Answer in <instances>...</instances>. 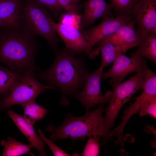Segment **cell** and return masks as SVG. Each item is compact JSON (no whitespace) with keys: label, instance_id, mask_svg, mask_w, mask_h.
I'll return each mask as SVG.
<instances>
[{"label":"cell","instance_id":"6da1fadb","mask_svg":"<svg viewBox=\"0 0 156 156\" xmlns=\"http://www.w3.org/2000/svg\"><path fill=\"white\" fill-rule=\"evenodd\" d=\"M90 73L82 57H76L65 48L56 53L55 60L49 68L44 71H38L37 75L50 86L60 89L62 98L60 103L67 105L68 96L73 97L84 87Z\"/></svg>","mask_w":156,"mask_h":156},{"label":"cell","instance_id":"7a4b0ae2","mask_svg":"<svg viewBox=\"0 0 156 156\" xmlns=\"http://www.w3.org/2000/svg\"><path fill=\"white\" fill-rule=\"evenodd\" d=\"M38 48L34 37L19 30L7 29L0 34V62L22 75L36 71L35 57Z\"/></svg>","mask_w":156,"mask_h":156},{"label":"cell","instance_id":"3957f363","mask_svg":"<svg viewBox=\"0 0 156 156\" xmlns=\"http://www.w3.org/2000/svg\"><path fill=\"white\" fill-rule=\"evenodd\" d=\"M105 111L104 104H101L81 116L76 117L68 114L59 127H56L53 124L48 125L46 130L51 134L49 139L53 142L67 138L74 141L93 136L106 140L109 131L103 124L102 114Z\"/></svg>","mask_w":156,"mask_h":156},{"label":"cell","instance_id":"277c9868","mask_svg":"<svg viewBox=\"0 0 156 156\" xmlns=\"http://www.w3.org/2000/svg\"><path fill=\"white\" fill-rule=\"evenodd\" d=\"M51 17L44 6L32 0L22 7L19 31L29 36H42L56 53L59 51L56 32L51 23Z\"/></svg>","mask_w":156,"mask_h":156},{"label":"cell","instance_id":"5b68a950","mask_svg":"<svg viewBox=\"0 0 156 156\" xmlns=\"http://www.w3.org/2000/svg\"><path fill=\"white\" fill-rule=\"evenodd\" d=\"M144 68L126 81L112 86V96L105 109L106 114L103 117L104 125L107 131L114 126V121L124 105L137 91L143 90Z\"/></svg>","mask_w":156,"mask_h":156},{"label":"cell","instance_id":"8992f818","mask_svg":"<svg viewBox=\"0 0 156 156\" xmlns=\"http://www.w3.org/2000/svg\"><path fill=\"white\" fill-rule=\"evenodd\" d=\"M35 73L36 71L33 70L22 75L9 93L0 100V109H7L17 104L21 105L35 100L42 93L48 89L54 88L39 81L36 78Z\"/></svg>","mask_w":156,"mask_h":156},{"label":"cell","instance_id":"52a82bcc","mask_svg":"<svg viewBox=\"0 0 156 156\" xmlns=\"http://www.w3.org/2000/svg\"><path fill=\"white\" fill-rule=\"evenodd\" d=\"M103 68L100 66L87 77L84 88L74 96L85 107L86 112L90 109L99 104L109 103L113 91H107L104 95L101 93V79L102 77Z\"/></svg>","mask_w":156,"mask_h":156},{"label":"cell","instance_id":"ba28073f","mask_svg":"<svg viewBox=\"0 0 156 156\" xmlns=\"http://www.w3.org/2000/svg\"><path fill=\"white\" fill-rule=\"evenodd\" d=\"M135 19L132 15L118 14L114 16L103 19L96 26L86 29L81 32L88 43L86 54L90 53L93 47L104 37L112 34L122 26Z\"/></svg>","mask_w":156,"mask_h":156},{"label":"cell","instance_id":"9c48e42d","mask_svg":"<svg viewBox=\"0 0 156 156\" xmlns=\"http://www.w3.org/2000/svg\"><path fill=\"white\" fill-rule=\"evenodd\" d=\"M146 60L138 55L132 54L129 57L123 53H120L113 62L112 67L107 71L103 73V79L111 78L112 86L121 82L127 75L131 73L137 72L146 65Z\"/></svg>","mask_w":156,"mask_h":156},{"label":"cell","instance_id":"30bf717a","mask_svg":"<svg viewBox=\"0 0 156 156\" xmlns=\"http://www.w3.org/2000/svg\"><path fill=\"white\" fill-rule=\"evenodd\" d=\"M131 14L140 38L148 33L156 34V0H138Z\"/></svg>","mask_w":156,"mask_h":156},{"label":"cell","instance_id":"8fae6325","mask_svg":"<svg viewBox=\"0 0 156 156\" xmlns=\"http://www.w3.org/2000/svg\"><path fill=\"white\" fill-rule=\"evenodd\" d=\"M55 31L66 45V48L73 54L86 52L88 43L81 32L71 26L54 22L50 20Z\"/></svg>","mask_w":156,"mask_h":156},{"label":"cell","instance_id":"7c38bea8","mask_svg":"<svg viewBox=\"0 0 156 156\" xmlns=\"http://www.w3.org/2000/svg\"><path fill=\"white\" fill-rule=\"evenodd\" d=\"M113 7L105 0H88L81 16L80 29L82 30L93 23L97 19L113 17Z\"/></svg>","mask_w":156,"mask_h":156},{"label":"cell","instance_id":"4fadbf2b","mask_svg":"<svg viewBox=\"0 0 156 156\" xmlns=\"http://www.w3.org/2000/svg\"><path fill=\"white\" fill-rule=\"evenodd\" d=\"M21 0H0V28L20 29Z\"/></svg>","mask_w":156,"mask_h":156},{"label":"cell","instance_id":"5bb4252c","mask_svg":"<svg viewBox=\"0 0 156 156\" xmlns=\"http://www.w3.org/2000/svg\"><path fill=\"white\" fill-rule=\"evenodd\" d=\"M8 114L20 130L26 137L32 147L35 148L40 156H46L44 143L38 136L34 128V125L27 122L23 116L8 110Z\"/></svg>","mask_w":156,"mask_h":156},{"label":"cell","instance_id":"9a60e30c","mask_svg":"<svg viewBox=\"0 0 156 156\" xmlns=\"http://www.w3.org/2000/svg\"><path fill=\"white\" fill-rule=\"evenodd\" d=\"M135 19L130 21L112 34L104 37L97 43L116 44H138L140 38L136 29L135 28Z\"/></svg>","mask_w":156,"mask_h":156},{"label":"cell","instance_id":"2e32d148","mask_svg":"<svg viewBox=\"0 0 156 156\" xmlns=\"http://www.w3.org/2000/svg\"><path fill=\"white\" fill-rule=\"evenodd\" d=\"M148 99L141 95L135 97L134 102L124 112L122 120L119 125L113 130H110L108 131L107 136V140H111L114 136L116 138L115 144L123 146L125 142L123 132L127 122L133 115L135 113L139 114L143 104Z\"/></svg>","mask_w":156,"mask_h":156},{"label":"cell","instance_id":"e0dca14e","mask_svg":"<svg viewBox=\"0 0 156 156\" xmlns=\"http://www.w3.org/2000/svg\"><path fill=\"white\" fill-rule=\"evenodd\" d=\"M98 49L101 51L102 61L101 66L103 68L113 62L120 53H123L128 50L137 47L136 44H116L107 43H97Z\"/></svg>","mask_w":156,"mask_h":156},{"label":"cell","instance_id":"ac0fdd59","mask_svg":"<svg viewBox=\"0 0 156 156\" xmlns=\"http://www.w3.org/2000/svg\"><path fill=\"white\" fill-rule=\"evenodd\" d=\"M136 51L133 53L146 57L156 63V34L147 33L140 38Z\"/></svg>","mask_w":156,"mask_h":156},{"label":"cell","instance_id":"d6986e66","mask_svg":"<svg viewBox=\"0 0 156 156\" xmlns=\"http://www.w3.org/2000/svg\"><path fill=\"white\" fill-rule=\"evenodd\" d=\"M21 75L16 71L0 65V100L7 95Z\"/></svg>","mask_w":156,"mask_h":156},{"label":"cell","instance_id":"ffe728a7","mask_svg":"<svg viewBox=\"0 0 156 156\" xmlns=\"http://www.w3.org/2000/svg\"><path fill=\"white\" fill-rule=\"evenodd\" d=\"M1 144L3 146L1 155L3 156H18L30 154V149L32 147L30 143L24 144L10 137H8L6 140H2Z\"/></svg>","mask_w":156,"mask_h":156},{"label":"cell","instance_id":"44dd1931","mask_svg":"<svg viewBox=\"0 0 156 156\" xmlns=\"http://www.w3.org/2000/svg\"><path fill=\"white\" fill-rule=\"evenodd\" d=\"M24 109V116L29 123L34 125L37 120L44 118L47 110L37 104L35 100L31 101L21 105Z\"/></svg>","mask_w":156,"mask_h":156},{"label":"cell","instance_id":"7402d4cb","mask_svg":"<svg viewBox=\"0 0 156 156\" xmlns=\"http://www.w3.org/2000/svg\"><path fill=\"white\" fill-rule=\"evenodd\" d=\"M113 9L117 15H132L131 12L138 0H110Z\"/></svg>","mask_w":156,"mask_h":156},{"label":"cell","instance_id":"603a6c76","mask_svg":"<svg viewBox=\"0 0 156 156\" xmlns=\"http://www.w3.org/2000/svg\"><path fill=\"white\" fill-rule=\"evenodd\" d=\"M101 138L89 137V139L83 149L82 155L84 156H97L99 155L100 144Z\"/></svg>","mask_w":156,"mask_h":156},{"label":"cell","instance_id":"cb8c5ba5","mask_svg":"<svg viewBox=\"0 0 156 156\" xmlns=\"http://www.w3.org/2000/svg\"><path fill=\"white\" fill-rule=\"evenodd\" d=\"M60 23L73 27L77 29L80 28L81 16L79 14L63 13L60 17Z\"/></svg>","mask_w":156,"mask_h":156},{"label":"cell","instance_id":"d4e9b609","mask_svg":"<svg viewBox=\"0 0 156 156\" xmlns=\"http://www.w3.org/2000/svg\"><path fill=\"white\" fill-rule=\"evenodd\" d=\"M139 114L141 116L148 114L156 119V96L146 101L142 106Z\"/></svg>","mask_w":156,"mask_h":156},{"label":"cell","instance_id":"484cf974","mask_svg":"<svg viewBox=\"0 0 156 156\" xmlns=\"http://www.w3.org/2000/svg\"><path fill=\"white\" fill-rule=\"evenodd\" d=\"M37 132L41 139L46 143L49 147L54 156H70L53 143V142L48 138L39 129L37 130Z\"/></svg>","mask_w":156,"mask_h":156},{"label":"cell","instance_id":"4316f807","mask_svg":"<svg viewBox=\"0 0 156 156\" xmlns=\"http://www.w3.org/2000/svg\"><path fill=\"white\" fill-rule=\"evenodd\" d=\"M49 8L55 16H57L62 9L58 0H32Z\"/></svg>","mask_w":156,"mask_h":156},{"label":"cell","instance_id":"83f0119b","mask_svg":"<svg viewBox=\"0 0 156 156\" xmlns=\"http://www.w3.org/2000/svg\"><path fill=\"white\" fill-rule=\"evenodd\" d=\"M59 4L62 9L67 12L79 14V8L77 2L74 0H58Z\"/></svg>","mask_w":156,"mask_h":156},{"label":"cell","instance_id":"f1b7e54d","mask_svg":"<svg viewBox=\"0 0 156 156\" xmlns=\"http://www.w3.org/2000/svg\"><path fill=\"white\" fill-rule=\"evenodd\" d=\"M80 0H74V1L76 2H78Z\"/></svg>","mask_w":156,"mask_h":156}]
</instances>
